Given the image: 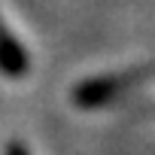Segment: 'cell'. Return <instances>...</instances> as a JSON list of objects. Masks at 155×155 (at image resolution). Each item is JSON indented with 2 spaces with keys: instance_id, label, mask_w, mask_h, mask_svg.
<instances>
[{
  "instance_id": "obj_1",
  "label": "cell",
  "mask_w": 155,
  "mask_h": 155,
  "mask_svg": "<svg viewBox=\"0 0 155 155\" xmlns=\"http://www.w3.org/2000/svg\"><path fill=\"white\" fill-rule=\"evenodd\" d=\"M146 76H149V64H137V67H128L119 73H101V76H91V79H82L79 85H73L70 101L79 110H97V107H107L110 101H116L122 91H128Z\"/></svg>"
},
{
  "instance_id": "obj_2",
  "label": "cell",
  "mask_w": 155,
  "mask_h": 155,
  "mask_svg": "<svg viewBox=\"0 0 155 155\" xmlns=\"http://www.w3.org/2000/svg\"><path fill=\"white\" fill-rule=\"evenodd\" d=\"M0 70L6 76H12V79H18V76H25L31 70L25 46L12 37V31L3 25V18H0Z\"/></svg>"
},
{
  "instance_id": "obj_3",
  "label": "cell",
  "mask_w": 155,
  "mask_h": 155,
  "mask_svg": "<svg viewBox=\"0 0 155 155\" xmlns=\"http://www.w3.org/2000/svg\"><path fill=\"white\" fill-rule=\"evenodd\" d=\"M3 155H28V146H25L21 140H12V143L3 146Z\"/></svg>"
}]
</instances>
